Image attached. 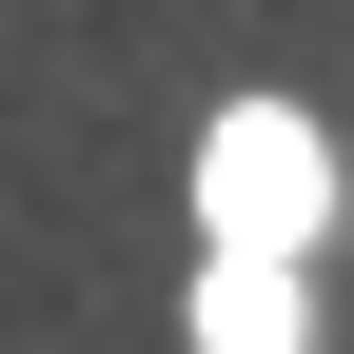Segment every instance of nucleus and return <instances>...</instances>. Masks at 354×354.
Wrapping results in <instances>:
<instances>
[{
  "label": "nucleus",
  "mask_w": 354,
  "mask_h": 354,
  "mask_svg": "<svg viewBox=\"0 0 354 354\" xmlns=\"http://www.w3.org/2000/svg\"><path fill=\"white\" fill-rule=\"evenodd\" d=\"M197 216H216V256H315V216H335V158H315V118L236 99V118L197 138Z\"/></svg>",
  "instance_id": "obj_1"
},
{
  "label": "nucleus",
  "mask_w": 354,
  "mask_h": 354,
  "mask_svg": "<svg viewBox=\"0 0 354 354\" xmlns=\"http://www.w3.org/2000/svg\"><path fill=\"white\" fill-rule=\"evenodd\" d=\"M197 354H295V256H216L197 276Z\"/></svg>",
  "instance_id": "obj_2"
}]
</instances>
